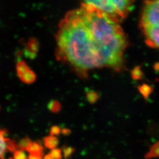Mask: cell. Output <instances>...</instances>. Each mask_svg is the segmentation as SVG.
<instances>
[{"instance_id": "8fae6325", "label": "cell", "mask_w": 159, "mask_h": 159, "mask_svg": "<svg viewBox=\"0 0 159 159\" xmlns=\"http://www.w3.org/2000/svg\"><path fill=\"white\" fill-rule=\"evenodd\" d=\"M159 157V142L153 145L145 156L147 159Z\"/></svg>"}, {"instance_id": "ac0fdd59", "label": "cell", "mask_w": 159, "mask_h": 159, "mask_svg": "<svg viewBox=\"0 0 159 159\" xmlns=\"http://www.w3.org/2000/svg\"><path fill=\"white\" fill-rule=\"evenodd\" d=\"M61 133L62 129L59 126L54 125L51 128V129H50V135L57 137V135H59Z\"/></svg>"}, {"instance_id": "52a82bcc", "label": "cell", "mask_w": 159, "mask_h": 159, "mask_svg": "<svg viewBox=\"0 0 159 159\" xmlns=\"http://www.w3.org/2000/svg\"><path fill=\"white\" fill-rule=\"evenodd\" d=\"M27 56L31 58H35L39 51V43L36 39H31L27 45Z\"/></svg>"}, {"instance_id": "d6986e66", "label": "cell", "mask_w": 159, "mask_h": 159, "mask_svg": "<svg viewBox=\"0 0 159 159\" xmlns=\"http://www.w3.org/2000/svg\"><path fill=\"white\" fill-rule=\"evenodd\" d=\"M75 151V149L72 147H65L63 150V153H64V157L66 159H68L71 157V155Z\"/></svg>"}, {"instance_id": "5bb4252c", "label": "cell", "mask_w": 159, "mask_h": 159, "mask_svg": "<svg viewBox=\"0 0 159 159\" xmlns=\"http://www.w3.org/2000/svg\"><path fill=\"white\" fill-rule=\"evenodd\" d=\"M48 108L53 113H57L61 110V105L59 102L52 100L48 104Z\"/></svg>"}, {"instance_id": "44dd1931", "label": "cell", "mask_w": 159, "mask_h": 159, "mask_svg": "<svg viewBox=\"0 0 159 159\" xmlns=\"http://www.w3.org/2000/svg\"><path fill=\"white\" fill-rule=\"evenodd\" d=\"M139 89H140V92L144 96H147L149 93V88L147 86H143L139 88Z\"/></svg>"}, {"instance_id": "9a60e30c", "label": "cell", "mask_w": 159, "mask_h": 159, "mask_svg": "<svg viewBox=\"0 0 159 159\" xmlns=\"http://www.w3.org/2000/svg\"><path fill=\"white\" fill-rule=\"evenodd\" d=\"M86 98L89 103H94L97 102L99 98V96L96 92L93 90H89L86 92Z\"/></svg>"}, {"instance_id": "277c9868", "label": "cell", "mask_w": 159, "mask_h": 159, "mask_svg": "<svg viewBox=\"0 0 159 159\" xmlns=\"http://www.w3.org/2000/svg\"><path fill=\"white\" fill-rule=\"evenodd\" d=\"M82 3L85 6L98 10L118 22L121 18L119 17L117 10L114 6L112 0H101V1H84Z\"/></svg>"}, {"instance_id": "603a6c76", "label": "cell", "mask_w": 159, "mask_h": 159, "mask_svg": "<svg viewBox=\"0 0 159 159\" xmlns=\"http://www.w3.org/2000/svg\"><path fill=\"white\" fill-rule=\"evenodd\" d=\"M43 158L39 157H37V156H33V155H30L29 157V159H42Z\"/></svg>"}, {"instance_id": "2e32d148", "label": "cell", "mask_w": 159, "mask_h": 159, "mask_svg": "<svg viewBox=\"0 0 159 159\" xmlns=\"http://www.w3.org/2000/svg\"><path fill=\"white\" fill-rule=\"evenodd\" d=\"M11 159H29V157L24 151L17 148V150L14 152L13 157Z\"/></svg>"}, {"instance_id": "3957f363", "label": "cell", "mask_w": 159, "mask_h": 159, "mask_svg": "<svg viewBox=\"0 0 159 159\" xmlns=\"http://www.w3.org/2000/svg\"><path fill=\"white\" fill-rule=\"evenodd\" d=\"M139 26L148 45L159 49V0L145 2Z\"/></svg>"}, {"instance_id": "7a4b0ae2", "label": "cell", "mask_w": 159, "mask_h": 159, "mask_svg": "<svg viewBox=\"0 0 159 159\" xmlns=\"http://www.w3.org/2000/svg\"><path fill=\"white\" fill-rule=\"evenodd\" d=\"M82 9L84 20L98 44L105 66L120 70L127 40L119 22L83 3Z\"/></svg>"}, {"instance_id": "ffe728a7", "label": "cell", "mask_w": 159, "mask_h": 159, "mask_svg": "<svg viewBox=\"0 0 159 159\" xmlns=\"http://www.w3.org/2000/svg\"><path fill=\"white\" fill-rule=\"evenodd\" d=\"M131 74H132V78L134 80H137V79L141 78L142 76V72L141 70V69L139 67H136L132 70Z\"/></svg>"}, {"instance_id": "cb8c5ba5", "label": "cell", "mask_w": 159, "mask_h": 159, "mask_svg": "<svg viewBox=\"0 0 159 159\" xmlns=\"http://www.w3.org/2000/svg\"><path fill=\"white\" fill-rule=\"evenodd\" d=\"M43 159H53L51 156H50L49 154H48V155H47L45 157H44Z\"/></svg>"}, {"instance_id": "5b68a950", "label": "cell", "mask_w": 159, "mask_h": 159, "mask_svg": "<svg viewBox=\"0 0 159 159\" xmlns=\"http://www.w3.org/2000/svg\"><path fill=\"white\" fill-rule=\"evenodd\" d=\"M17 150V145L6 136V131L0 129V159H4L7 151L15 152Z\"/></svg>"}, {"instance_id": "7c38bea8", "label": "cell", "mask_w": 159, "mask_h": 159, "mask_svg": "<svg viewBox=\"0 0 159 159\" xmlns=\"http://www.w3.org/2000/svg\"><path fill=\"white\" fill-rule=\"evenodd\" d=\"M32 143L31 140L28 137L24 138L21 139L17 144V148L19 149V150L22 151H26L28 147L29 146L30 144Z\"/></svg>"}, {"instance_id": "30bf717a", "label": "cell", "mask_w": 159, "mask_h": 159, "mask_svg": "<svg viewBox=\"0 0 159 159\" xmlns=\"http://www.w3.org/2000/svg\"><path fill=\"white\" fill-rule=\"evenodd\" d=\"M21 80L26 84H32L36 80V74L30 68L27 71L23 73L22 75L19 76Z\"/></svg>"}, {"instance_id": "9c48e42d", "label": "cell", "mask_w": 159, "mask_h": 159, "mask_svg": "<svg viewBox=\"0 0 159 159\" xmlns=\"http://www.w3.org/2000/svg\"><path fill=\"white\" fill-rule=\"evenodd\" d=\"M43 142L45 147L51 149V150H53L54 148H57V147L58 145L59 141L57 137L49 135L44 138Z\"/></svg>"}, {"instance_id": "4fadbf2b", "label": "cell", "mask_w": 159, "mask_h": 159, "mask_svg": "<svg viewBox=\"0 0 159 159\" xmlns=\"http://www.w3.org/2000/svg\"><path fill=\"white\" fill-rule=\"evenodd\" d=\"M16 68H17V73L19 76L22 75L23 73H25L26 71H27L29 69H30V68L28 66L27 64L23 61H21L19 62H17Z\"/></svg>"}, {"instance_id": "6da1fadb", "label": "cell", "mask_w": 159, "mask_h": 159, "mask_svg": "<svg viewBox=\"0 0 159 159\" xmlns=\"http://www.w3.org/2000/svg\"><path fill=\"white\" fill-rule=\"evenodd\" d=\"M57 55L68 62L80 76L105 66L95 39L84 20L82 9L66 13L59 24L57 34Z\"/></svg>"}, {"instance_id": "ba28073f", "label": "cell", "mask_w": 159, "mask_h": 159, "mask_svg": "<svg viewBox=\"0 0 159 159\" xmlns=\"http://www.w3.org/2000/svg\"><path fill=\"white\" fill-rule=\"evenodd\" d=\"M30 155L37 156L43 158V147L41 143L38 142H32L26 150Z\"/></svg>"}, {"instance_id": "e0dca14e", "label": "cell", "mask_w": 159, "mask_h": 159, "mask_svg": "<svg viewBox=\"0 0 159 159\" xmlns=\"http://www.w3.org/2000/svg\"><path fill=\"white\" fill-rule=\"evenodd\" d=\"M49 155L53 159H62V151L59 148H54L53 150H51Z\"/></svg>"}, {"instance_id": "7402d4cb", "label": "cell", "mask_w": 159, "mask_h": 159, "mask_svg": "<svg viewBox=\"0 0 159 159\" xmlns=\"http://www.w3.org/2000/svg\"><path fill=\"white\" fill-rule=\"evenodd\" d=\"M71 131L69 129H66V128H64L63 129H62V133L64 135H68L70 134Z\"/></svg>"}, {"instance_id": "8992f818", "label": "cell", "mask_w": 159, "mask_h": 159, "mask_svg": "<svg viewBox=\"0 0 159 159\" xmlns=\"http://www.w3.org/2000/svg\"><path fill=\"white\" fill-rule=\"evenodd\" d=\"M114 6L117 10L119 17L121 19L125 18L130 10L132 9L133 2L129 0H112Z\"/></svg>"}]
</instances>
